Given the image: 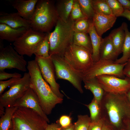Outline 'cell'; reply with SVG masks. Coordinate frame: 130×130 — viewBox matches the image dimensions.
<instances>
[{"mask_svg": "<svg viewBox=\"0 0 130 130\" xmlns=\"http://www.w3.org/2000/svg\"><path fill=\"white\" fill-rule=\"evenodd\" d=\"M27 68L30 77V87L37 95L43 111L49 115L56 105L62 103L63 99L54 93L44 79L35 59L28 62Z\"/></svg>", "mask_w": 130, "mask_h": 130, "instance_id": "cell-1", "label": "cell"}, {"mask_svg": "<svg viewBox=\"0 0 130 130\" xmlns=\"http://www.w3.org/2000/svg\"><path fill=\"white\" fill-rule=\"evenodd\" d=\"M101 105L107 114L111 124L118 128L130 118V106L125 94L105 92Z\"/></svg>", "mask_w": 130, "mask_h": 130, "instance_id": "cell-2", "label": "cell"}, {"mask_svg": "<svg viewBox=\"0 0 130 130\" xmlns=\"http://www.w3.org/2000/svg\"><path fill=\"white\" fill-rule=\"evenodd\" d=\"M74 23L70 17L66 22L58 19L54 30L48 33L50 56L64 57L67 49L73 44Z\"/></svg>", "mask_w": 130, "mask_h": 130, "instance_id": "cell-3", "label": "cell"}, {"mask_svg": "<svg viewBox=\"0 0 130 130\" xmlns=\"http://www.w3.org/2000/svg\"><path fill=\"white\" fill-rule=\"evenodd\" d=\"M59 18L54 1L38 0L34 13L29 21L31 28L48 33L55 26Z\"/></svg>", "mask_w": 130, "mask_h": 130, "instance_id": "cell-4", "label": "cell"}, {"mask_svg": "<svg viewBox=\"0 0 130 130\" xmlns=\"http://www.w3.org/2000/svg\"><path fill=\"white\" fill-rule=\"evenodd\" d=\"M48 122L30 108L18 107L14 113L9 130H45Z\"/></svg>", "mask_w": 130, "mask_h": 130, "instance_id": "cell-5", "label": "cell"}, {"mask_svg": "<svg viewBox=\"0 0 130 130\" xmlns=\"http://www.w3.org/2000/svg\"><path fill=\"white\" fill-rule=\"evenodd\" d=\"M63 57L75 70L82 74L88 70L94 62L90 52L73 44L67 49Z\"/></svg>", "mask_w": 130, "mask_h": 130, "instance_id": "cell-6", "label": "cell"}, {"mask_svg": "<svg viewBox=\"0 0 130 130\" xmlns=\"http://www.w3.org/2000/svg\"><path fill=\"white\" fill-rule=\"evenodd\" d=\"M50 56L54 66L56 78L68 81L80 93H83L82 74L75 70L63 57L56 55Z\"/></svg>", "mask_w": 130, "mask_h": 130, "instance_id": "cell-7", "label": "cell"}, {"mask_svg": "<svg viewBox=\"0 0 130 130\" xmlns=\"http://www.w3.org/2000/svg\"><path fill=\"white\" fill-rule=\"evenodd\" d=\"M114 61L99 60L94 62L87 71L82 74L83 80L105 75H112L123 78L124 68L126 63H115Z\"/></svg>", "mask_w": 130, "mask_h": 130, "instance_id": "cell-8", "label": "cell"}, {"mask_svg": "<svg viewBox=\"0 0 130 130\" xmlns=\"http://www.w3.org/2000/svg\"><path fill=\"white\" fill-rule=\"evenodd\" d=\"M30 87V74L28 72H25L19 80L0 95V107L5 108L13 106L25 94Z\"/></svg>", "mask_w": 130, "mask_h": 130, "instance_id": "cell-9", "label": "cell"}, {"mask_svg": "<svg viewBox=\"0 0 130 130\" xmlns=\"http://www.w3.org/2000/svg\"><path fill=\"white\" fill-rule=\"evenodd\" d=\"M46 34L30 28L13 42L14 48L20 54L31 57Z\"/></svg>", "mask_w": 130, "mask_h": 130, "instance_id": "cell-10", "label": "cell"}, {"mask_svg": "<svg viewBox=\"0 0 130 130\" xmlns=\"http://www.w3.org/2000/svg\"><path fill=\"white\" fill-rule=\"evenodd\" d=\"M27 62L11 45L0 48V71L16 69L22 72L27 70Z\"/></svg>", "mask_w": 130, "mask_h": 130, "instance_id": "cell-11", "label": "cell"}, {"mask_svg": "<svg viewBox=\"0 0 130 130\" xmlns=\"http://www.w3.org/2000/svg\"><path fill=\"white\" fill-rule=\"evenodd\" d=\"M100 85L106 92L125 94L130 88V79L112 75H103L96 77Z\"/></svg>", "mask_w": 130, "mask_h": 130, "instance_id": "cell-12", "label": "cell"}, {"mask_svg": "<svg viewBox=\"0 0 130 130\" xmlns=\"http://www.w3.org/2000/svg\"><path fill=\"white\" fill-rule=\"evenodd\" d=\"M35 60L39 66L43 78L53 92L58 97L63 98L64 95L60 91L59 85L56 81L54 66L50 56L48 58L35 56Z\"/></svg>", "mask_w": 130, "mask_h": 130, "instance_id": "cell-13", "label": "cell"}, {"mask_svg": "<svg viewBox=\"0 0 130 130\" xmlns=\"http://www.w3.org/2000/svg\"><path fill=\"white\" fill-rule=\"evenodd\" d=\"M13 106L32 109L37 113L48 123L50 122L47 115L42 110L37 95L31 87L23 96L17 101Z\"/></svg>", "mask_w": 130, "mask_h": 130, "instance_id": "cell-14", "label": "cell"}, {"mask_svg": "<svg viewBox=\"0 0 130 130\" xmlns=\"http://www.w3.org/2000/svg\"><path fill=\"white\" fill-rule=\"evenodd\" d=\"M92 22L98 35L100 37L112 27L117 18L113 16L108 15L95 10Z\"/></svg>", "mask_w": 130, "mask_h": 130, "instance_id": "cell-15", "label": "cell"}, {"mask_svg": "<svg viewBox=\"0 0 130 130\" xmlns=\"http://www.w3.org/2000/svg\"><path fill=\"white\" fill-rule=\"evenodd\" d=\"M38 0H9L10 4L23 18L29 20L35 11Z\"/></svg>", "mask_w": 130, "mask_h": 130, "instance_id": "cell-16", "label": "cell"}, {"mask_svg": "<svg viewBox=\"0 0 130 130\" xmlns=\"http://www.w3.org/2000/svg\"><path fill=\"white\" fill-rule=\"evenodd\" d=\"M0 23L3 24L14 29L31 28L29 21L20 16L17 12L7 13H0Z\"/></svg>", "mask_w": 130, "mask_h": 130, "instance_id": "cell-17", "label": "cell"}, {"mask_svg": "<svg viewBox=\"0 0 130 130\" xmlns=\"http://www.w3.org/2000/svg\"><path fill=\"white\" fill-rule=\"evenodd\" d=\"M118 56L110 36L102 38L99 50V60L114 61Z\"/></svg>", "mask_w": 130, "mask_h": 130, "instance_id": "cell-18", "label": "cell"}, {"mask_svg": "<svg viewBox=\"0 0 130 130\" xmlns=\"http://www.w3.org/2000/svg\"><path fill=\"white\" fill-rule=\"evenodd\" d=\"M27 30L25 28L14 29L5 24L0 23V39L14 42Z\"/></svg>", "mask_w": 130, "mask_h": 130, "instance_id": "cell-19", "label": "cell"}, {"mask_svg": "<svg viewBox=\"0 0 130 130\" xmlns=\"http://www.w3.org/2000/svg\"><path fill=\"white\" fill-rule=\"evenodd\" d=\"M84 87L92 93L94 98L101 104L105 91L101 87L96 77L84 79Z\"/></svg>", "mask_w": 130, "mask_h": 130, "instance_id": "cell-20", "label": "cell"}, {"mask_svg": "<svg viewBox=\"0 0 130 130\" xmlns=\"http://www.w3.org/2000/svg\"><path fill=\"white\" fill-rule=\"evenodd\" d=\"M88 33L90 37L92 48V58L94 62L99 60V52L102 38L98 34L92 21L91 22Z\"/></svg>", "mask_w": 130, "mask_h": 130, "instance_id": "cell-21", "label": "cell"}, {"mask_svg": "<svg viewBox=\"0 0 130 130\" xmlns=\"http://www.w3.org/2000/svg\"><path fill=\"white\" fill-rule=\"evenodd\" d=\"M118 56L122 53L125 38L124 23L119 27L112 31L109 35Z\"/></svg>", "mask_w": 130, "mask_h": 130, "instance_id": "cell-22", "label": "cell"}, {"mask_svg": "<svg viewBox=\"0 0 130 130\" xmlns=\"http://www.w3.org/2000/svg\"><path fill=\"white\" fill-rule=\"evenodd\" d=\"M74 0H61L55 5L59 18L65 22L69 20Z\"/></svg>", "mask_w": 130, "mask_h": 130, "instance_id": "cell-23", "label": "cell"}, {"mask_svg": "<svg viewBox=\"0 0 130 130\" xmlns=\"http://www.w3.org/2000/svg\"><path fill=\"white\" fill-rule=\"evenodd\" d=\"M123 23L125 38L122 49V55L114 61L115 63L119 64L126 63L130 59V32L128 29L127 24L125 22Z\"/></svg>", "mask_w": 130, "mask_h": 130, "instance_id": "cell-24", "label": "cell"}, {"mask_svg": "<svg viewBox=\"0 0 130 130\" xmlns=\"http://www.w3.org/2000/svg\"><path fill=\"white\" fill-rule=\"evenodd\" d=\"M87 33L84 32H74L73 44L86 49L92 54V48L91 41Z\"/></svg>", "mask_w": 130, "mask_h": 130, "instance_id": "cell-25", "label": "cell"}, {"mask_svg": "<svg viewBox=\"0 0 130 130\" xmlns=\"http://www.w3.org/2000/svg\"><path fill=\"white\" fill-rule=\"evenodd\" d=\"M18 107L12 106L5 108L4 115L0 119V130H9L13 115Z\"/></svg>", "mask_w": 130, "mask_h": 130, "instance_id": "cell-26", "label": "cell"}, {"mask_svg": "<svg viewBox=\"0 0 130 130\" xmlns=\"http://www.w3.org/2000/svg\"><path fill=\"white\" fill-rule=\"evenodd\" d=\"M50 43L48 33H46L45 37L38 43L35 50L34 54L35 56L44 58L50 57L49 54Z\"/></svg>", "mask_w": 130, "mask_h": 130, "instance_id": "cell-27", "label": "cell"}, {"mask_svg": "<svg viewBox=\"0 0 130 130\" xmlns=\"http://www.w3.org/2000/svg\"><path fill=\"white\" fill-rule=\"evenodd\" d=\"M84 105L89 110L91 122L97 120L103 117L101 116L102 108L101 104L94 98L89 104Z\"/></svg>", "mask_w": 130, "mask_h": 130, "instance_id": "cell-28", "label": "cell"}, {"mask_svg": "<svg viewBox=\"0 0 130 130\" xmlns=\"http://www.w3.org/2000/svg\"><path fill=\"white\" fill-rule=\"evenodd\" d=\"M84 15L88 19L92 20L95 11L91 0H77Z\"/></svg>", "mask_w": 130, "mask_h": 130, "instance_id": "cell-29", "label": "cell"}, {"mask_svg": "<svg viewBox=\"0 0 130 130\" xmlns=\"http://www.w3.org/2000/svg\"><path fill=\"white\" fill-rule=\"evenodd\" d=\"M91 2L95 11L106 15L113 16L105 0H92Z\"/></svg>", "mask_w": 130, "mask_h": 130, "instance_id": "cell-30", "label": "cell"}, {"mask_svg": "<svg viewBox=\"0 0 130 130\" xmlns=\"http://www.w3.org/2000/svg\"><path fill=\"white\" fill-rule=\"evenodd\" d=\"M91 120L87 115H78L77 121L74 124V130H88Z\"/></svg>", "mask_w": 130, "mask_h": 130, "instance_id": "cell-31", "label": "cell"}, {"mask_svg": "<svg viewBox=\"0 0 130 130\" xmlns=\"http://www.w3.org/2000/svg\"><path fill=\"white\" fill-rule=\"evenodd\" d=\"M92 20L87 18L78 20L74 21V32H84L88 33L90 24Z\"/></svg>", "mask_w": 130, "mask_h": 130, "instance_id": "cell-32", "label": "cell"}, {"mask_svg": "<svg viewBox=\"0 0 130 130\" xmlns=\"http://www.w3.org/2000/svg\"><path fill=\"white\" fill-rule=\"evenodd\" d=\"M112 15L116 17L121 16L124 9L117 0H105Z\"/></svg>", "mask_w": 130, "mask_h": 130, "instance_id": "cell-33", "label": "cell"}, {"mask_svg": "<svg viewBox=\"0 0 130 130\" xmlns=\"http://www.w3.org/2000/svg\"><path fill=\"white\" fill-rule=\"evenodd\" d=\"M70 17L74 21L80 19L87 18L83 13L77 0H74Z\"/></svg>", "mask_w": 130, "mask_h": 130, "instance_id": "cell-34", "label": "cell"}, {"mask_svg": "<svg viewBox=\"0 0 130 130\" xmlns=\"http://www.w3.org/2000/svg\"><path fill=\"white\" fill-rule=\"evenodd\" d=\"M21 78H12L7 80H0V95L8 87L11 86L19 80Z\"/></svg>", "mask_w": 130, "mask_h": 130, "instance_id": "cell-35", "label": "cell"}, {"mask_svg": "<svg viewBox=\"0 0 130 130\" xmlns=\"http://www.w3.org/2000/svg\"><path fill=\"white\" fill-rule=\"evenodd\" d=\"M106 119L103 116L97 120L91 122L88 130H101Z\"/></svg>", "mask_w": 130, "mask_h": 130, "instance_id": "cell-36", "label": "cell"}, {"mask_svg": "<svg viewBox=\"0 0 130 130\" xmlns=\"http://www.w3.org/2000/svg\"><path fill=\"white\" fill-rule=\"evenodd\" d=\"M72 118L70 115H63L60 116L56 122L59 124L62 128H66L72 124Z\"/></svg>", "mask_w": 130, "mask_h": 130, "instance_id": "cell-37", "label": "cell"}, {"mask_svg": "<svg viewBox=\"0 0 130 130\" xmlns=\"http://www.w3.org/2000/svg\"><path fill=\"white\" fill-rule=\"evenodd\" d=\"M21 74L15 72L12 73H8L5 71H0V80H3L14 78H21Z\"/></svg>", "mask_w": 130, "mask_h": 130, "instance_id": "cell-38", "label": "cell"}, {"mask_svg": "<svg viewBox=\"0 0 130 130\" xmlns=\"http://www.w3.org/2000/svg\"><path fill=\"white\" fill-rule=\"evenodd\" d=\"M45 130H62V128L58 123L48 124Z\"/></svg>", "mask_w": 130, "mask_h": 130, "instance_id": "cell-39", "label": "cell"}, {"mask_svg": "<svg viewBox=\"0 0 130 130\" xmlns=\"http://www.w3.org/2000/svg\"><path fill=\"white\" fill-rule=\"evenodd\" d=\"M123 72L124 76L130 79V59L127 62L124 68Z\"/></svg>", "mask_w": 130, "mask_h": 130, "instance_id": "cell-40", "label": "cell"}, {"mask_svg": "<svg viewBox=\"0 0 130 130\" xmlns=\"http://www.w3.org/2000/svg\"><path fill=\"white\" fill-rule=\"evenodd\" d=\"M124 10L130 11V0H117Z\"/></svg>", "mask_w": 130, "mask_h": 130, "instance_id": "cell-41", "label": "cell"}, {"mask_svg": "<svg viewBox=\"0 0 130 130\" xmlns=\"http://www.w3.org/2000/svg\"><path fill=\"white\" fill-rule=\"evenodd\" d=\"M126 18L130 21V11L124 10V11L121 16Z\"/></svg>", "mask_w": 130, "mask_h": 130, "instance_id": "cell-42", "label": "cell"}, {"mask_svg": "<svg viewBox=\"0 0 130 130\" xmlns=\"http://www.w3.org/2000/svg\"><path fill=\"white\" fill-rule=\"evenodd\" d=\"M123 124L124 126V128L127 130H130V119L124 120Z\"/></svg>", "mask_w": 130, "mask_h": 130, "instance_id": "cell-43", "label": "cell"}, {"mask_svg": "<svg viewBox=\"0 0 130 130\" xmlns=\"http://www.w3.org/2000/svg\"><path fill=\"white\" fill-rule=\"evenodd\" d=\"M101 130H114L111 126L106 124V119Z\"/></svg>", "mask_w": 130, "mask_h": 130, "instance_id": "cell-44", "label": "cell"}, {"mask_svg": "<svg viewBox=\"0 0 130 130\" xmlns=\"http://www.w3.org/2000/svg\"><path fill=\"white\" fill-rule=\"evenodd\" d=\"M62 130H74V125L72 124L66 128H62Z\"/></svg>", "mask_w": 130, "mask_h": 130, "instance_id": "cell-45", "label": "cell"}, {"mask_svg": "<svg viewBox=\"0 0 130 130\" xmlns=\"http://www.w3.org/2000/svg\"><path fill=\"white\" fill-rule=\"evenodd\" d=\"M125 95L130 106V88L126 93Z\"/></svg>", "mask_w": 130, "mask_h": 130, "instance_id": "cell-46", "label": "cell"}, {"mask_svg": "<svg viewBox=\"0 0 130 130\" xmlns=\"http://www.w3.org/2000/svg\"><path fill=\"white\" fill-rule=\"evenodd\" d=\"M119 130H127L125 128H122L120 129Z\"/></svg>", "mask_w": 130, "mask_h": 130, "instance_id": "cell-47", "label": "cell"}, {"mask_svg": "<svg viewBox=\"0 0 130 130\" xmlns=\"http://www.w3.org/2000/svg\"></svg>", "mask_w": 130, "mask_h": 130, "instance_id": "cell-48", "label": "cell"}, {"mask_svg": "<svg viewBox=\"0 0 130 130\" xmlns=\"http://www.w3.org/2000/svg\"></svg>", "mask_w": 130, "mask_h": 130, "instance_id": "cell-49", "label": "cell"}]
</instances>
